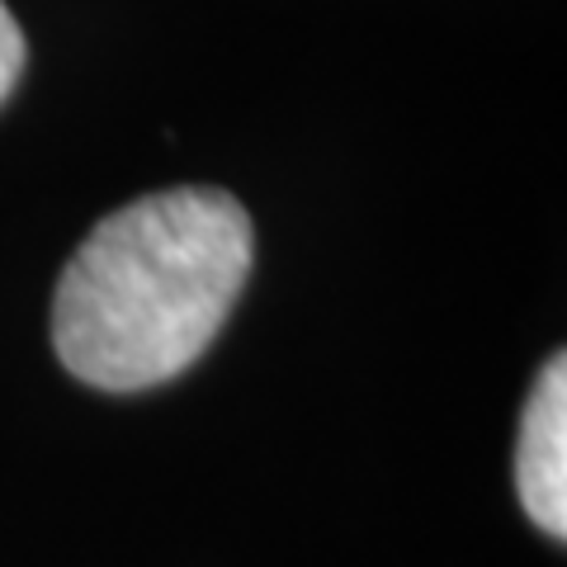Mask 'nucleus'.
Returning <instances> with one entry per match:
<instances>
[{"instance_id":"obj_1","label":"nucleus","mask_w":567,"mask_h":567,"mask_svg":"<svg viewBox=\"0 0 567 567\" xmlns=\"http://www.w3.org/2000/svg\"><path fill=\"white\" fill-rule=\"evenodd\" d=\"M251 275V218L223 189H166L95 223L52 298V346L81 383L137 393L189 369Z\"/></svg>"},{"instance_id":"obj_2","label":"nucleus","mask_w":567,"mask_h":567,"mask_svg":"<svg viewBox=\"0 0 567 567\" xmlns=\"http://www.w3.org/2000/svg\"><path fill=\"white\" fill-rule=\"evenodd\" d=\"M516 487L544 535H567V360L554 354L529 393L520 421Z\"/></svg>"},{"instance_id":"obj_3","label":"nucleus","mask_w":567,"mask_h":567,"mask_svg":"<svg viewBox=\"0 0 567 567\" xmlns=\"http://www.w3.org/2000/svg\"><path fill=\"white\" fill-rule=\"evenodd\" d=\"M20 71H24V33L14 24V14L6 10V0H0V104L20 85Z\"/></svg>"}]
</instances>
